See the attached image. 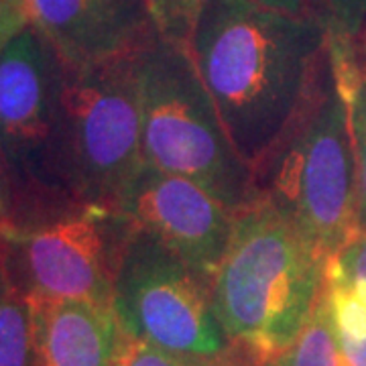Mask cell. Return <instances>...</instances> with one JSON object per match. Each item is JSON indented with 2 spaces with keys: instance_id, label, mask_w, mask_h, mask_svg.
I'll list each match as a JSON object with an SVG mask.
<instances>
[{
  "instance_id": "cell-1",
  "label": "cell",
  "mask_w": 366,
  "mask_h": 366,
  "mask_svg": "<svg viewBox=\"0 0 366 366\" xmlns=\"http://www.w3.org/2000/svg\"><path fill=\"white\" fill-rule=\"evenodd\" d=\"M327 29L257 0H206L187 49L238 155L252 165L300 108Z\"/></svg>"
},
{
  "instance_id": "cell-2",
  "label": "cell",
  "mask_w": 366,
  "mask_h": 366,
  "mask_svg": "<svg viewBox=\"0 0 366 366\" xmlns=\"http://www.w3.org/2000/svg\"><path fill=\"white\" fill-rule=\"evenodd\" d=\"M250 199L277 209L327 261L358 234L350 114L330 43L300 108L252 165Z\"/></svg>"
},
{
  "instance_id": "cell-3",
  "label": "cell",
  "mask_w": 366,
  "mask_h": 366,
  "mask_svg": "<svg viewBox=\"0 0 366 366\" xmlns=\"http://www.w3.org/2000/svg\"><path fill=\"white\" fill-rule=\"evenodd\" d=\"M327 259L269 204L250 199L214 273L224 332L261 362L287 350L326 285Z\"/></svg>"
},
{
  "instance_id": "cell-4",
  "label": "cell",
  "mask_w": 366,
  "mask_h": 366,
  "mask_svg": "<svg viewBox=\"0 0 366 366\" xmlns=\"http://www.w3.org/2000/svg\"><path fill=\"white\" fill-rule=\"evenodd\" d=\"M143 161L204 185L228 208L250 202L252 169L238 155L187 45L155 35L134 51Z\"/></svg>"
},
{
  "instance_id": "cell-5",
  "label": "cell",
  "mask_w": 366,
  "mask_h": 366,
  "mask_svg": "<svg viewBox=\"0 0 366 366\" xmlns=\"http://www.w3.org/2000/svg\"><path fill=\"white\" fill-rule=\"evenodd\" d=\"M64 78L66 61L35 26H23L0 51V155L9 222H35L81 206L66 169Z\"/></svg>"
},
{
  "instance_id": "cell-6",
  "label": "cell",
  "mask_w": 366,
  "mask_h": 366,
  "mask_svg": "<svg viewBox=\"0 0 366 366\" xmlns=\"http://www.w3.org/2000/svg\"><path fill=\"white\" fill-rule=\"evenodd\" d=\"M110 307L124 336L177 356L222 362L250 354L224 332L214 274L137 228L118 264Z\"/></svg>"
},
{
  "instance_id": "cell-7",
  "label": "cell",
  "mask_w": 366,
  "mask_h": 366,
  "mask_svg": "<svg viewBox=\"0 0 366 366\" xmlns=\"http://www.w3.org/2000/svg\"><path fill=\"white\" fill-rule=\"evenodd\" d=\"M134 226L114 206L81 204L35 222L0 220V274L31 301L112 303Z\"/></svg>"
},
{
  "instance_id": "cell-8",
  "label": "cell",
  "mask_w": 366,
  "mask_h": 366,
  "mask_svg": "<svg viewBox=\"0 0 366 366\" xmlns=\"http://www.w3.org/2000/svg\"><path fill=\"white\" fill-rule=\"evenodd\" d=\"M64 151L78 204L114 206L143 163L134 53L106 64L69 67L61 88Z\"/></svg>"
},
{
  "instance_id": "cell-9",
  "label": "cell",
  "mask_w": 366,
  "mask_h": 366,
  "mask_svg": "<svg viewBox=\"0 0 366 366\" xmlns=\"http://www.w3.org/2000/svg\"><path fill=\"white\" fill-rule=\"evenodd\" d=\"M114 208L137 230L209 274L216 273L234 228L236 209L204 185L144 161L118 194Z\"/></svg>"
},
{
  "instance_id": "cell-10",
  "label": "cell",
  "mask_w": 366,
  "mask_h": 366,
  "mask_svg": "<svg viewBox=\"0 0 366 366\" xmlns=\"http://www.w3.org/2000/svg\"><path fill=\"white\" fill-rule=\"evenodd\" d=\"M25 11L69 67L127 57L157 35L149 0H25Z\"/></svg>"
},
{
  "instance_id": "cell-11",
  "label": "cell",
  "mask_w": 366,
  "mask_h": 366,
  "mask_svg": "<svg viewBox=\"0 0 366 366\" xmlns=\"http://www.w3.org/2000/svg\"><path fill=\"white\" fill-rule=\"evenodd\" d=\"M37 366H118L124 332L112 307L90 301H33Z\"/></svg>"
},
{
  "instance_id": "cell-12",
  "label": "cell",
  "mask_w": 366,
  "mask_h": 366,
  "mask_svg": "<svg viewBox=\"0 0 366 366\" xmlns=\"http://www.w3.org/2000/svg\"><path fill=\"white\" fill-rule=\"evenodd\" d=\"M327 43L348 100L356 163V222L358 232H366V78L358 64V51L354 41L334 37L327 33Z\"/></svg>"
},
{
  "instance_id": "cell-13",
  "label": "cell",
  "mask_w": 366,
  "mask_h": 366,
  "mask_svg": "<svg viewBox=\"0 0 366 366\" xmlns=\"http://www.w3.org/2000/svg\"><path fill=\"white\" fill-rule=\"evenodd\" d=\"M0 366H37L35 310L0 274Z\"/></svg>"
},
{
  "instance_id": "cell-14",
  "label": "cell",
  "mask_w": 366,
  "mask_h": 366,
  "mask_svg": "<svg viewBox=\"0 0 366 366\" xmlns=\"http://www.w3.org/2000/svg\"><path fill=\"white\" fill-rule=\"evenodd\" d=\"M274 360L279 366H348L334 326L326 285L300 336Z\"/></svg>"
},
{
  "instance_id": "cell-15",
  "label": "cell",
  "mask_w": 366,
  "mask_h": 366,
  "mask_svg": "<svg viewBox=\"0 0 366 366\" xmlns=\"http://www.w3.org/2000/svg\"><path fill=\"white\" fill-rule=\"evenodd\" d=\"M326 291L346 365L366 366V295L332 274L326 277Z\"/></svg>"
},
{
  "instance_id": "cell-16",
  "label": "cell",
  "mask_w": 366,
  "mask_h": 366,
  "mask_svg": "<svg viewBox=\"0 0 366 366\" xmlns=\"http://www.w3.org/2000/svg\"><path fill=\"white\" fill-rule=\"evenodd\" d=\"M262 365L259 358L242 354L232 360H222V362H206V360H192L185 356H177L167 350H161L157 346L149 342L137 340V338H124L122 354L118 366H259Z\"/></svg>"
},
{
  "instance_id": "cell-17",
  "label": "cell",
  "mask_w": 366,
  "mask_h": 366,
  "mask_svg": "<svg viewBox=\"0 0 366 366\" xmlns=\"http://www.w3.org/2000/svg\"><path fill=\"white\" fill-rule=\"evenodd\" d=\"M206 0H149V9L165 39L187 45Z\"/></svg>"
},
{
  "instance_id": "cell-18",
  "label": "cell",
  "mask_w": 366,
  "mask_h": 366,
  "mask_svg": "<svg viewBox=\"0 0 366 366\" xmlns=\"http://www.w3.org/2000/svg\"><path fill=\"white\" fill-rule=\"evenodd\" d=\"M320 16L330 35L358 43L366 31V0H320Z\"/></svg>"
},
{
  "instance_id": "cell-19",
  "label": "cell",
  "mask_w": 366,
  "mask_h": 366,
  "mask_svg": "<svg viewBox=\"0 0 366 366\" xmlns=\"http://www.w3.org/2000/svg\"><path fill=\"white\" fill-rule=\"evenodd\" d=\"M327 273L352 283L366 295V232H358L327 262Z\"/></svg>"
},
{
  "instance_id": "cell-20",
  "label": "cell",
  "mask_w": 366,
  "mask_h": 366,
  "mask_svg": "<svg viewBox=\"0 0 366 366\" xmlns=\"http://www.w3.org/2000/svg\"><path fill=\"white\" fill-rule=\"evenodd\" d=\"M257 2L289 14H317L320 16V0H257Z\"/></svg>"
},
{
  "instance_id": "cell-21",
  "label": "cell",
  "mask_w": 366,
  "mask_h": 366,
  "mask_svg": "<svg viewBox=\"0 0 366 366\" xmlns=\"http://www.w3.org/2000/svg\"><path fill=\"white\" fill-rule=\"evenodd\" d=\"M9 216V182H6V169L0 155V220Z\"/></svg>"
},
{
  "instance_id": "cell-22",
  "label": "cell",
  "mask_w": 366,
  "mask_h": 366,
  "mask_svg": "<svg viewBox=\"0 0 366 366\" xmlns=\"http://www.w3.org/2000/svg\"><path fill=\"white\" fill-rule=\"evenodd\" d=\"M356 51H358V64H360V69H362V76L366 78V31L356 43Z\"/></svg>"
},
{
  "instance_id": "cell-23",
  "label": "cell",
  "mask_w": 366,
  "mask_h": 366,
  "mask_svg": "<svg viewBox=\"0 0 366 366\" xmlns=\"http://www.w3.org/2000/svg\"><path fill=\"white\" fill-rule=\"evenodd\" d=\"M259 366H279V365H277V360H267V362H262V365Z\"/></svg>"
}]
</instances>
